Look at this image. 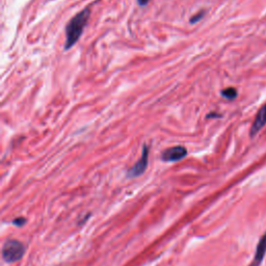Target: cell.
I'll use <instances>...</instances> for the list:
<instances>
[{
  "label": "cell",
  "mask_w": 266,
  "mask_h": 266,
  "mask_svg": "<svg viewBox=\"0 0 266 266\" xmlns=\"http://www.w3.org/2000/svg\"><path fill=\"white\" fill-rule=\"evenodd\" d=\"M90 17L91 10L90 8H86L70 20V22L66 26L65 50L71 49L78 42V40L84 32L85 27L88 24Z\"/></svg>",
  "instance_id": "obj_1"
},
{
  "label": "cell",
  "mask_w": 266,
  "mask_h": 266,
  "mask_svg": "<svg viewBox=\"0 0 266 266\" xmlns=\"http://www.w3.org/2000/svg\"><path fill=\"white\" fill-rule=\"evenodd\" d=\"M25 253V248L22 242L15 239L6 241L3 247V258L8 263H14L21 259Z\"/></svg>",
  "instance_id": "obj_2"
},
{
  "label": "cell",
  "mask_w": 266,
  "mask_h": 266,
  "mask_svg": "<svg viewBox=\"0 0 266 266\" xmlns=\"http://www.w3.org/2000/svg\"><path fill=\"white\" fill-rule=\"evenodd\" d=\"M148 161H149V147L147 145H144L142 147V153L140 158L137 160L135 165L128 171V177L135 178L145 173L147 167H148Z\"/></svg>",
  "instance_id": "obj_3"
},
{
  "label": "cell",
  "mask_w": 266,
  "mask_h": 266,
  "mask_svg": "<svg viewBox=\"0 0 266 266\" xmlns=\"http://www.w3.org/2000/svg\"><path fill=\"white\" fill-rule=\"evenodd\" d=\"M186 155V148H184L183 146H176L163 151L161 154V159L166 162H176L183 159Z\"/></svg>",
  "instance_id": "obj_4"
},
{
  "label": "cell",
  "mask_w": 266,
  "mask_h": 266,
  "mask_svg": "<svg viewBox=\"0 0 266 266\" xmlns=\"http://www.w3.org/2000/svg\"><path fill=\"white\" fill-rule=\"evenodd\" d=\"M266 125V103L258 110L256 118L254 120L253 125L251 127V136L254 137L260 132V130Z\"/></svg>",
  "instance_id": "obj_5"
},
{
  "label": "cell",
  "mask_w": 266,
  "mask_h": 266,
  "mask_svg": "<svg viewBox=\"0 0 266 266\" xmlns=\"http://www.w3.org/2000/svg\"><path fill=\"white\" fill-rule=\"evenodd\" d=\"M265 254H266V233L261 238V240L258 244L256 255L254 257V260H253V263L251 264V266H259L260 263L263 261Z\"/></svg>",
  "instance_id": "obj_6"
},
{
  "label": "cell",
  "mask_w": 266,
  "mask_h": 266,
  "mask_svg": "<svg viewBox=\"0 0 266 266\" xmlns=\"http://www.w3.org/2000/svg\"><path fill=\"white\" fill-rule=\"evenodd\" d=\"M221 96L228 100H234L237 97V90L234 88H228L221 91Z\"/></svg>",
  "instance_id": "obj_7"
},
{
  "label": "cell",
  "mask_w": 266,
  "mask_h": 266,
  "mask_svg": "<svg viewBox=\"0 0 266 266\" xmlns=\"http://www.w3.org/2000/svg\"><path fill=\"white\" fill-rule=\"evenodd\" d=\"M204 16H205V12H204V11H202V12L196 14L194 17L191 18V23H192V24H195V23L199 22L200 20H201Z\"/></svg>",
  "instance_id": "obj_8"
},
{
  "label": "cell",
  "mask_w": 266,
  "mask_h": 266,
  "mask_svg": "<svg viewBox=\"0 0 266 266\" xmlns=\"http://www.w3.org/2000/svg\"><path fill=\"white\" fill-rule=\"evenodd\" d=\"M149 2H150V0H137V3H138V5H139L140 7L147 6V5L149 4Z\"/></svg>",
  "instance_id": "obj_9"
},
{
  "label": "cell",
  "mask_w": 266,
  "mask_h": 266,
  "mask_svg": "<svg viewBox=\"0 0 266 266\" xmlns=\"http://www.w3.org/2000/svg\"><path fill=\"white\" fill-rule=\"evenodd\" d=\"M220 117H221V115H218V113H215V112L209 113V115L207 116L208 119H211V118H220Z\"/></svg>",
  "instance_id": "obj_10"
},
{
  "label": "cell",
  "mask_w": 266,
  "mask_h": 266,
  "mask_svg": "<svg viewBox=\"0 0 266 266\" xmlns=\"http://www.w3.org/2000/svg\"><path fill=\"white\" fill-rule=\"evenodd\" d=\"M20 221H21V222H24L25 219H24V218H19V219H16V220H14V223L18 224V226H21V223H20Z\"/></svg>",
  "instance_id": "obj_11"
}]
</instances>
